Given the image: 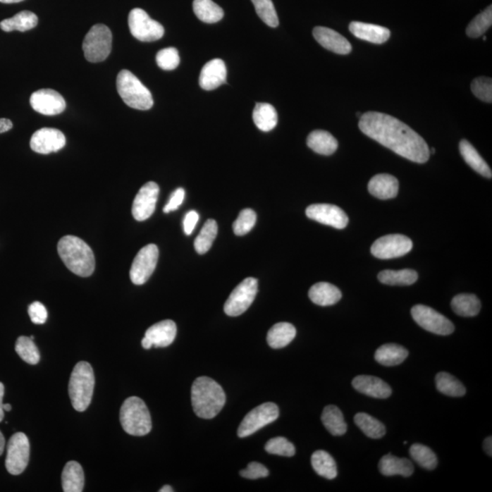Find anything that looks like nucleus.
I'll return each mask as SVG.
<instances>
[{
  "label": "nucleus",
  "mask_w": 492,
  "mask_h": 492,
  "mask_svg": "<svg viewBox=\"0 0 492 492\" xmlns=\"http://www.w3.org/2000/svg\"><path fill=\"white\" fill-rule=\"evenodd\" d=\"M358 126L364 135L414 163L425 164L431 156L424 139L390 115L366 112L360 117Z\"/></svg>",
  "instance_id": "f257e3e1"
},
{
  "label": "nucleus",
  "mask_w": 492,
  "mask_h": 492,
  "mask_svg": "<svg viewBox=\"0 0 492 492\" xmlns=\"http://www.w3.org/2000/svg\"><path fill=\"white\" fill-rule=\"evenodd\" d=\"M191 393L192 409L201 419L214 418L226 405V397L223 388L208 376L196 379Z\"/></svg>",
  "instance_id": "f03ea898"
},
{
  "label": "nucleus",
  "mask_w": 492,
  "mask_h": 492,
  "mask_svg": "<svg viewBox=\"0 0 492 492\" xmlns=\"http://www.w3.org/2000/svg\"><path fill=\"white\" fill-rule=\"evenodd\" d=\"M58 253L65 266L75 275L89 277L94 272V254L83 240L73 235L64 236L59 242Z\"/></svg>",
  "instance_id": "7ed1b4c3"
},
{
  "label": "nucleus",
  "mask_w": 492,
  "mask_h": 492,
  "mask_svg": "<svg viewBox=\"0 0 492 492\" xmlns=\"http://www.w3.org/2000/svg\"><path fill=\"white\" fill-rule=\"evenodd\" d=\"M95 376L88 362H79L75 366L68 383V394L75 410L82 412L92 402L94 390Z\"/></svg>",
  "instance_id": "20e7f679"
},
{
  "label": "nucleus",
  "mask_w": 492,
  "mask_h": 492,
  "mask_svg": "<svg viewBox=\"0 0 492 492\" xmlns=\"http://www.w3.org/2000/svg\"><path fill=\"white\" fill-rule=\"evenodd\" d=\"M120 422L124 431L129 435L142 437L152 431L151 414L144 401L130 397L124 401L120 411Z\"/></svg>",
  "instance_id": "39448f33"
},
{
  "label": "nucleus",
  "mask_w": 492,
  "mask_h": 492,
  "mask_svg": "<svg viewBox=\"0 0 492 492\" xmlns=\"http://www.w3.org/2000/svg\"><path fill=\"white\" fill-rule=\"evenodd\" d=\"M117 90L125 104L135 110L148 111L154 106L151 92L128 70L118 74Z\"/></svg>",
  "instance_id": "423d86ee"
},
{
  "label": "nucleus",
  "mask_w": 492,
  "mask_h": 492,
  "mask_svg": "<svg viewBox=\"0 0 492 492\" xmlns=\"http://www.w3.org/2000/svg\"><path fill=\"white\" fill-rule=\"evenodd\" d=\"M111 31L104 24L94 25L83 40L84 55L92 63L105 61L111 54Z\"/></svg>",
  "instance_id": "0eeeda50"
},
{
  "label": "nucleus",
  "mask_w": 492,
  "mask_h": 492,
  "mask_svg": "<svg viewBox=\"0 0 492 492\" xmlns=\"http://www.w3.org/2000/svg\"><path fill=\"white\" fill-rule=\"evenodd\" d=\"M258 291L257 279L248 277L240 283L224 304V312L229 316H238L244 314L253 304Z\"/></svg>",
  "instance_id": "6e6552de"
},
{
  "label": "nucleus",
  "mask_w": 492,
  "mask_h": 492,
  "mask_svg": "<svg viewBox=\"0 0 492 492\" xmlns=\"http://www.w3.org/2000/svg\"><path fill=\"white\" fill-rule=\"evenodd\" d=\"M128 23L130 33L140 42H155L164 35V29L161 24L149 18L142 8H133L130 12Z\"/></svg>",
  "instance_id": "1a4fd4ad"
},
{
  "label": "nucleus",
  "mask_w": 492,
  "mask_h": 492,
  "mask_svg": "<svg viewBox=\"0 0 492 492\" xmlns=\"http://www.w3.org/2000/svg\"><path fill=\"white\" fill-rule=\"evenodd\" d=\"M411 316L419 326L433 334L448 336L455 330L450 319L424 305L414 306L411 309Z\"/></svg>",
  "instance_id": "9d476101"
},
{
  "label": "nucleus",
  "mask_w": 492,
  "mask_h": 492,
  "mask_svg": "<svg viewBox=\"0 0 492 492\" xmlns=\"http://www.w3.org/2000/svg\"><path fill=\"white\" fill-rule=\"evenodd\" d=\"M279 417L277 405L267 402L260 405L247 414L240 424L238 431L239 438H246L263 429L264 426L276 422Z\"/></svg>",
  "instance_id": "9b49d317"
},
{
  "label": "nucleus",
  "mask_w": 492,
  "mask_h": 492,
  "mask_svg": "<svg viewBox=\"0 0 492 492\" xmlns=\"http://www.w3.org/2000/svg\"><path fill=\"white\" fill-rule=\"evenodd\" d=\"M29 438L23 432L16 433L8 444L6 468L12 475H20L26 469L30 462Z\"/></svg>",
  "instance_id": "f8f14e48"
},
{
  "label": "nucleus",
  "mask_w": 492,
  "mask_h": 492,
  "mask_svg": "<svg viewBox=\"0 0 492 492\" xmlns=\"http://www.w3.org/2000/svg\"><path fill=\"white\" fill-rule=\"evenodd\" d=\"M158 258L157 245H148L140 250L130 271V280L135 285H142L148 281L156 269Z\"/></svg>",
  "instance_id": "ddd939ff"
},
{
  "label": "nucleus",
  "mask_w": 492,
  "mask_h": 492,
  "mask_svg": "<svg viewBox=\"0 0 492 492\" xmlns=\"http://www.w3.org/2000/svg\"><path fill=\"white\" fill-rule=\"evenodd\" d=\"M413 242L402 235H388L379 238L371 246V254L379 259H392L409 254Z\"/></svg>",
  "instance_id": "4468645a"
},
{
  "label": "nucleus",
  "mask_w": 492,
  "mask_h": 492,
  "mask_svg": "<svg viewBox=\"0 0 492 492\" xmlns=\"http://www.w3.org/2000/svg\"><path fill=\"white\" fill-rule=\"evenodd\" d=\"M160 188L156 183L149 182L143 185L137 194L133 204V216L135 219L142 222L154 213Z\"/></svg>",
  "instance_id": "2eb2a0df"
},
{
  "label": "nucleus",
  "mask_w": 492,
  "mask_h": 492,
  "mask_svg": "<svg viewBox=\"0 0 492 492\" xmlns=\"http://www.w3.org/2000/svg\"><path fill=\"white\" fill-rule=\"evenodd\" d=\"M30 105L33 110L40 114L58 115L66 109V102L58 92L51 89L37 90L30 97Z\"/></svg>",
  "instance_id": "dca6fc26"
},
{
  "label": "nucleus",
  "mask_w": 492,
  "mask_h": 492,
  "mask_svg": "<svg viewBox=\"0 0 492 492\" xmlns=\"http://www.w3.org/2000/svg\"><path fill=\"white\" fill-rule=\"evenodd\" d=\"M66 145V137L60 130L42 128L33 133L30 140V148L40 154L57 152Z\"/></svg>",
  "instance_id": "f3484780"
},
{
  "label": "nucleus",
  "mask_w": 492,
  "mask_h": 492,
  "mask_svg": "<svg viewBox=\"0 0 492 492\" xmlns=\"http://www.w3.org/2000/svg\"><path fill=\"white\" fill-rule=\"evenodd\" d=\"M307 216L320 223L344 229L348 223V216L341 208L333 204H312L307 208Z\"/></svg>",
  "instance_id": "a211bd4d"
},
{
  "label": "nucleus",
  "mask_w": 492,
  "mask_h": 492,
  "mask_svg": "<svg viewBox=\"0 0 492 492\" xmlns=\"http://www.w3.org/2000/svg\"><path fill=\"white\" fill-rule=\"evenodd\" d=\"M313 36L324 48L336 54L347 55L352 51V46L345 37L328 27H316Z\"/></svg>",
  "instance_id": "6ab92c4d"
},
{
  "label": "nucleus",
  "mask_w": 492,
  "mask_h": 492,
  "mask_svg": "<svg viewBox=\"0 0 492 492\" xmlns=\"http://www.w3.org/2000/svg\"><path fill=\"white\" fill-rule=\"evenodd\" d=\"M226 66L220 59L208 61L202 67L199 78L201 88L204 90H213L226 82Z\"/></svg>",
  "instance_id": "aec40b11"
},
{
  "label": "nucleus",
  "mask_w": 492,
  "mask_h": 492,
  "mask_svg": "<svg viewBox=\"0 0 492 492\" xmlns=\"http://www.w3.org/2000/svg\"><path fill=\"white\" fill-rule=\"evenodd\" d=\"M352 386L360 393L376 398H388L392 394V389L381 379L373 376H357L352 381Z\"/></svg>",
  "instance_id": "412c9836"
},
{
  "label": "nucleus",
  "mask_w": 492,
  "mask_h": 492,
  "mask_svg": "<svg viewBox=\"0 0 492 492\" xmlns=\"http://www.w3.org/2000/svg\"><path fill=\"white\" fill-rule=\"evenodd\" d=\"M176 334V324L173 320H164L149 328L145 338L152 342V347L166 348L173 343Z\"/></svg>",
  "instance_id": "4be33fe9"
},
{
  "label": "nucleus",
  "mask_w": 492,
  "mask_h": 492,
  "mask_svg": "<svg viewBox=\"0 0 492 492\" xmlns=\"http://www.w3.org/2000/svg\"><path fill=\"white\" fill-rule=\"evenodd\" d=\"M350 30L358 39L375 43V44H382L388 42L390 37V30L379 25L353 21L350 25Z\"/></svg>",
  "instance_id": "5701e85b"
},
{
  "label": "nucleus",
  "mask_w": 492,
  "mask_h": 492,
  "mask_svg": "<svg viewBox=\"0 0 492 492\" xmlns=\"http://www.w3.org/2000/svg\"><path fill=\"white\" fill-rule=\"evenodd\" d=\"M398 180L390 174L381 173L374 176L369 183V194L381 200L395 198L398 192Z\"/></svg>",
  "instance_id": "b1692460"
},
{
  "label": "nucleus",
  "mask_w": 492,
  "mask_h": 492,
  "mask_svg": "<svg viewBox=\"0 0 492 492\" xmlns=\"http://www.w3.org/2000/svg\"><path fill=\"white\" fill-rule=\"evenodd\" d=\"M310 300L320 307L333 306L340 301L342 293L336 286L326 282L316 283L310 288Z\"/></svg>",
  "instance_id": "393cba45"
},
{
  "label": "nucleus",
  "mask_w": 492,
  "mask_h": 492,
  "mask_svg": "<svg viewBox=\"0 0 492 492\" xmlns=\"http://www.w3.org/2000/svg\"><path fill=\"white\" fill-rule=\"evenodd\" d=\"M379 469L382 475L390 477V476L400 475L403 477H410L414 472L412 462L406 457H398L388 454L382 457L379 463Z\"/></svg>",
  "instance_id": "a878e982"
},
{
  "label": "nucleus",
  "mask_w": 492,
  "mask_h": 492,
  "mask_svg": "<svg viewBox=\"0 0 492 492\" xmlns=\"http://www.w3.org/2000/svg\"><path fill=\"white\" fill-rule=\"evenodd\" d=\"M62 488L65 492H82L85 484L82 467L71 460L64 467L61 475Z\"/></svg>",
  "instance_id": "bb28decb"
},
{
  "label": "nucleus",
  "mask_w": 492,
  "mask_h": 492,
  "mask_svg": "<svg viewBox=\"0 0 492 492\" xmlns=\"http://www.w3.org/2000/svg\"><path fill=\"white\" fill-rule=\"evenodd\" d=\"M297 336V329L290 323H278L267 333V343L273 350H280L291 343Z\"/></svg>",
  "instance_id": "cd10ccee"
},
{
  "label": "nucleus",
  "mask_w": 492,
  "mask_h": 492,
  "mask_svg": "<svg viewBox=\"0 0 492 492\" xmlns=\"http://www.w3.org/2000/svg\"><path fill=\"white\" fill-rule=\"evenodd\" d=\"M307 146L316 154L331 155L338 149V142L331 133L326 130H314L307 137Z\"/></svg>",
  "instance_id": "c85d7f7f"
},
{
  "label": "nucleus",
  "mask_w": 492,
  "mask_h": 492,
  "mask_svg": "<svg viewBox=\"0 0 492 492\" xmlns=\"http://www.w3.org/2000/svg\"><path fill=\"white\" fill-rule=\"evenodd\" d=\"M407 357H409V351L402 345L397 344L383 345L375 353L376 362L386 367L400 365Z\"/></svg>",
  "instance_id": "c756f323"
},
{
  "label": "nucleus",
  "mask_w": 492,
  "mask_h": 492,
  "mask_svg": "<svg viewBox=\"0 0 492 492\" xmlns=\"http://www.w3.org/2000/svg\"><path fill=\"white\" fill-rule=\"evenodd\" d=\"M460 152L466 163L482 176L486 178H491L492 173L490 166L479 154L476 149L467 140H462L460 142Z\"/></svg>",
  "instance_id": "7c9ffc66"
},
{
  "label": "nucleus",
  "mask_w": 492,
  "mask_h": 492,
  "mask_svg": "<svg viewBox=\"0 0 492 492\" xmlns=\"http://www.w3.org/2000/svg\"><path fill=\"white\" fill-rule=\"evenodd\" d=\"M321 420H322L325 428L336 437L343 436L348 431V425L345 422L343 413L338 407L333 406V405L324 409Z\"/></svg>",
  "instance_id": "2f4dec72"
},
{
  "label": "nucleus",
  "mask_w": 492,
  "mask_h": 492,
  "mask_svg": "<svg viewBox=\"0 0 492 492\" xmlns=\"http://www.w3.org/2000/svg\"><path fill=\"white\" fill-rule=\"evenodd\" d=\"M37 17L33 12L24 11L20 12L14 17L7 18L0 23V27L5 32L18 30L20 32L34 29L37 25Z\"/></svg>",
  "instance_id": "473e14b6"
},
{
  "label": "nucleus",
  "mask_w": 492,
  "mask_h": 492,
  "mask_svg": "<svg viewBox=\"0 0 492 492\" xmlns=\"http://www.w3.org/2000/svg\"><path fill=\"white\" fill-rule=\"evenodd\" d=\"M255 125L262 132H270L277 125L278 116L273 106L269 104H257L253 111Z\"/></svg>",
  "instance_id": "72a5a7b5"
},
{
  "label": "nucleus",
  "mask_w": 492,
  "mask_h": 492,
  "mask_svg": "<svg viewBox=\"0 0 492 492\" xmlns=\"http://www.w3.org/2000/svg\"><path fill=\"white\" fill-rule=\"evenodd\" d=\"M192 7L196 17L202 23L214 24L223 18V8L213 0H195Z\"/></svg>",
  "instance_id": "f704fd0d"
},
{
  "label": "nucleus",
  "mask_w": 492,
  "mask_h": 492,
  "mask_svg": "<svg viewBox=\"0 0 492 492\" xmlns=\"http://www.w3.org/2000/svg\"><path fill=\"white\" fill-rule=\"evenodd\" d=\"M311 464L314 472L321 477L334 479L338 476L335 460L325 450H316L314 453L311 457Z\"/></svg>",
  "instance_id": "c9c22d12"
},
{
  "label": "nucleus",
  "mask_w": 492,
  "mask_h": 492,
  "mask_svg": "<svg viewBox=\"0 0 492 492\" xmlns=\"http://www.w3.org/2000/svg\"><path fill=\"white\" fill-rule=\"evenodd\" d=\"M451 307L457 314L464 317L477 316L481 311V304L475 295L460 294L451 301Z\"/></svg>",
  "instance_id": "e433bc0d"
},
{
  "label": "nucleus",
  "mask_w": 492,
  "mask_h": 492,
  "mask_svg": "<svg viewBox=\"0 0 492 492\" xmlns=\"http://www.w3.org/2000/svg\"><path fill=\"white\" fill-rule=\"evenodd\" d=\"M379 282L388 285H411L418 280V273L411 269L385 270L379 273Z\"/></svg>",
  "instance_id": "4c0bfd02"
},
{
  "label": "nucleus",
  "mask_w": 492,
  "mask_h": 492,
  "mask_svg": "<svg viewBox=\"0 0 492 492\" xmlns=\"http://www.w3.org/2000/svg\"><path fill=\"white\" fill-rule=\"evenodd\" d=\"M436 386L441 393L450 397H463L466 394L462 383L447 372H441L436 376Z\"/></svg>",
  "instance_id": "58836bf2"
},
{
  "label": "nucleus",
  "mask_w": 492,
  "mask_h": 492,
  "mask_svg": "<svg viewBox=\"0 0 492 492\" xmlns=\"http://www.w3.org/2000/svg\"><path fill=\"white\" fill-rule=\"evenodd\" d=\"M354 420L358 428L370 438H381L387 431L382 422L369 414L357 413Z\"/></svg>",
  "instance_id": "ea45409f"
},
{
  "label": "nucleus",
  "mask_w": 492,
  "mask_h": 492,
  "mask_svg": "<svg viewBox=\"0 0 492 492\" xmlns=\"http://www.w3.org/2000/svg\"><path fill=\"white\" fill-rule=\"evenodd\" d=\"M218 233V226L216 221L210 219L207 221L200 233L195 241V251L199 254H207L210 250Z\"/></svg>",
  "instance_id": "a19ab883"
},
{
  "label": "nucleus",
  "mask_w": 492,
  "mask_h": 492,
  "mask_svg": "<svg viewBox=\"0 0 492 492\" xmlns=\"http://www.w3.org/2000/svg\"><path fill=\"white\" fill-rule=\"evenodd\" d=\"M411 457L423 469L432 470L438 465V459L431 448L422 444H413L410 447Z\"/></svg>",
  "instance_id": "79ce46f5"
},
{
  "label": "nucleus",
  "mask_w": 492,
  "mask_h": 492,
  "mask_svg": "<svg viewBox=\"0 0 492 492\" xmlns=\"http://www.w3.org/2000/svg\"><path fill=\"white\" fill-rule=\"evenodd\" d=\"M15 348L18 356L25 362L29 363L30 365H36V364L39 362V350H37V345L30 338H27V336L18 338Z\"/></svg>",
  "instance_id": "37998d69"
},
{
  "label": "nucleus",
  "mask_w": 492,
  "mask_h": 492,
  "mask_svg": "<svg viewBox=\"0 0 492 492\" xmlns=\"http://www.w3.org/2000/svg\"><path fill=\"white\" fill-rule=\"evenodd\" d=\"M492 24V6H488L484 12L476 16L467 27V35L470 37H479L491 27Z\"/></svg>",
  "instance_id": "c03bdc74"
},
{
  "label": "nucleus",
  "mask_w": 492,
  "mask_h": 492,
  "mask_svg": "<svg viewBox=\"0 0 492 492\" xmlns=\"http://www.w3.org/2000/svg\"><path fill=\"white\" fill-rule=\"evenodd\" d=\"M254 6L258 17L271 27H276L279 25L275 6L272 0H251Z\"/></svg>",
  "instance_id": "a18cd8bd"
},
{
  "label": "nucleus",
  "mask_w": 492,
  "mask_h": 492,
  "mask_svg": "<svg viewBox=\"0 0 492 492\" xmlns=\"http://www.w3.org/2000/svg\"><path fill=\"white\" fill-rule=\"evenodd\" d=\"M264 450L273 455L283 457H293L295 454L294 445L283 437L271 438L264 446Z\"/></svg>",
  "instance_id": "49530a36"
},
{
  "label": "nucleus",
  "mask_w": 492,
  "mask_h": 492,
  "mask_svg": "<svg viewBox=\"0 0 492 492\" xmlns=\"http://www.w3.org/2000/svg\"><path fill=\"white\" fill-rule=\"evenodd\" d=\"M257 223V214L252 209H244L239 214L238 219L233 224V232L236 235H246L254 228Z\"/></svg>",
  "instance_id": "de8ad7c7"
},
{
  "label": "nucleus",
  "mask_w": 492,
  "mask_h": 492,
  "mask_svg": "<svg viewBox=\"0 0 492 492\" xmlns=\"http://www.w3.org/2000/svg\"><path fill=\"white\" fill-rule=\"evenodd\" d=\"M156 62L159 67L164 70H176L180 64L179 52L176 48L161 49L156 55Z\"/></svg>",
  "instance_id": "09e8293b"
},
{
  "label": "nucleus",
  "mask_w": 492,
  "mask_h": 492,
  "mask_svg": "<svg viewBox=\"0 0 492 492\" xmlns=\"http://www.w3.org/2000/svg\"><path fill=\"white\" fill-rule=\"evenodd\" d=\"M473 94L481 101L492 102V80L491 78L479 77L472 83Z\"/></svg>",
  "instance_id": "8fccbe9b"
},
{
  "label": "nucleus",
  "mask_w": 492,
  "mask_h": 492,
  "mask_svg": "<svg viewBox=\"0 0 492 492\" xmlns=\"http://www.w3.org/2000/svg\"><path fill=\"white\" fill-rule=\"evenodd\" d=\"M240 475L245 479H257L267 477L269 475V470L263 464L251 462L248 464L247 468L240 472Z\"/></svg>",
  "instance_id": "3c124183"
},
{
  "label": "nucleus",
  "mask_w": 492,
  "mask_h": 492,
  "mask_svg": "<svg viewBox=\"0 0 492 492\" xmlns=\"http://www.w3.org/2000/svg\"><path fill=\"white\" fill-rule=\"evenodd\" d=\"M29 316L31 321L36 325H42L48 319V311L44 305L40 302H34L29 307Z\"/></svg>",
  "instance_id": "603ef678"
},
{
  "label": "nucleus",
  "mask_w": 492,
  "mask_h": 492,
  "mask_svg": "<svg viewBox=\"0 0 492 492\" xmlns=\"http://www.w3.org/2000/svg\"><path fill=\"white\" fill-rule=\"evenodd\" d=\"M185 192L183 188H178L176 192H173L172 196H171L169 202L166 204V207L164 208V211L165 214H169L171 211H176L182 205L183 200H185Z\"/></svg>",
  "instance_id": "864d4df0"
},
{
  "label": "nucleus",
  "mask_w": 492,
  "mask_h": 492,
  "mask_svg": "<svg viewBox=\"0 0 492 492\" xmlns=\"http://www.w3.org/2000/svg\"><path fill=\"white\" fill-rule=\"evenodd\" d=\"M199 220V214L195 211H189L183 220V229L185 235H190L194 231Z\"/></svg>",
  "instance_id": "5fc2aeb1"
},
{
  "label": "nucleus",
  "mask_w": 492,
  "mask_h": 492,
  "mask_svg": "<svg viewBox=\"0 0 492 492\" xmlns=\"http://www.w3.org/2000/svg\"><path fill=\"white\" fill-rule=\"evenodd\" d=\"M5 387L4 385L0 382V422L4 419L5 410H4V403H3V398H4Z\"/></svg>",
  "instance_id": "6e6d98bb"
},
{
  "label": "nucleus",
  "mask_w": 492,
  "mask_h": 492,
  "mask_svg": "<svg viewBox=\"0 0 492 492\" xmlns=\"http://www.w3.org/2000/svg\"><path fill=\"white\" fill-rule=\"evenodd\" d=\"M13 127V123L8 119H0V133H4L11 130Z\"/></svg>",
  "instance_id": "4d7b16f0"
},
{
  "label": "nucleus",
  "mask_w": 492,
  "mask_h": 492,
  "mask_svg": "<svg viewBox=\"0 0 492 492\" xmlns=\"http://www.w3.org/2000/svg\"><path fill=\"white\" fill-rule=\"evenodd\" d=\"M484 450L486 451V453L488 454V456L491 457L492 456V440L491 437H488L486 438L484 441Z\"/></svg>",
  "instance_id": "13d9d810"
},
{
  "label": "nucleus",
  "mask_w": 492,
  "mask_h": 492,
  "mask_svg": "<svg viewBox=\"0 0 492 492\" xmlns=\"http://www.w3.org/2000/svg\"><path fill=\"white\" fill-rule=\"evenodd\" d=\"M142 345L144 350H149V348H152V342L149 341L147 338H145V336L142 340Z\"/></svg>",
  "instance_id": "bf43d9fd"
},
{
  "label": "nucleus",
  "mask_w": 492,
  "mask_h": 492,
  "mask_svg": "<svg viewBox=\"0 0 492 492\" xmlns=\"http://www.w3.org/2000/svg\"><path fill=\"white\" fill-rule=\"evenodd\" d=\"M6 445L5 438L3 436L2 432L0 431V456L2 455L3 451H4Z\"/></svg>",
  "instance_id": "052dcab7"
},
{
  "label": "nucleus",
  "mask_w": 492,
  "mask_h": 492,
  "mask_svg": "<svg viewBox=\"0 0 492 492\" xmlns=\"http://www.w3.org/2000/svg\"><path fill=\"white\" fill-rule=\"evenodd\" d=\"M159 491H160V492H173V491H173V488L172 487H171V486H169V485H165V486H164V487L161 488V490Z\"/></svg>",
  "instance_id": "680f3d73"
},
{
  "label": "nucleus",
  "mask_w": 492,
  "mask_h": 492,
  "mask_svg": "<svg viewBox=\"0 0 492 492\" xmlns=\"http://www.w3.org/2000/svg\"><path fill=\"white\" fill-rule=\"evenodd\" d=\"M24 1V0H0V2L5 3V4H12V3H20Z\"/></svg>",
  "instance_id": "e2e57ef3"
},
{
  "label": "nucleus",
  "mask_w": 492,
  "mask_h": 492,
  "mask_svg": "<svg viewBox=\"0 0 492 492\" xmlns=\"http://www.w3.org/2000/svg\"><path fill=\"white\" fill-rule=\"evenodd\" d=\"M12 409L11 405V404H4V410L5 411H11Z\"/></svg>",
  "instance_id": "0e129e2a"
}]
</instances>
